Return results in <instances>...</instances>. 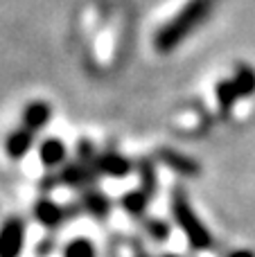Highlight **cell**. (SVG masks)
<instances>
[{
  "instance_id": "15",
  "label": "cell",
  "mask_w": 255,
  "mask_h": 257,
  "mask_svg": "<svg viewBox=\"0 0 255 257\" xmlns=\"http://www.w3.org/2000/svg\"><path fill=\"white\" fill-rule=\"evenodd\" d=\"M61 257H97V248L86 237H75L61 246Z\"/></svg>"
},
{
  "instance_id": "20",
  "label": "cell",
  "mask_w": 255,
  "mask_h": 257,
  "mask_svg": "<svg viewBox=\"0 0 255 257\" xmlns=\"http://www.w3.org/2000/svg\"><path fill=\"white\" fill-rule=\"evenodd\" d=\"M228 257H255L253 250H246V248H242V250H233Z\"/></svg>"
},
{
  "instance_id": "6",
  "label": "cell",
  "mask_w": 255,
  "mask_h": 257,
  "mask_svg": "<svg viewBox=\"0 0 255 257\" xmlns=\"http://www.w3.org/2000/svg\"><path fill=\"white\" fill-rule=\"evenodd\" d=\"M154 160H156V165H163V167L172 169V172H176L183 178H194L201 174V165L197 160L176 149H170V147H158L154 151Z\"/></svg>"
},
{
  "instance_id": "12",
  "label": "cell",
  "mask_w": 255,
  "mask_h": 257,
  "mask_svg": "<svg viewBox=\"0 0 255 257\" xmlns=\"http://www.w3.org/2000/svg\"><path fill=\"white\" fill-rule=\"evenodd\" d=\"M149 203H152V199H149V196L145 194L140 187L124 192V194L120 196V208L124 210L129 217H134V219H143L145 214H147Z\"/></svg>"
},
{
  "instance_id": "1",
  "label": "cell",
  "mask_w": 255,
  "mask_h": 257,
  "mask_svg": "<svg viewBox=\"0 0 255 257\" xmlns=\"http://www.w3.org/2000/svg\"><path fill=\"white\" fill-rule=\"evenodd\" d=\"M212 7H215V0H188L181 7V12L154 34V48L161 54H167L174 48H179L206 21L208 14L212 12Z\"/></svg>"
},
{
  "instance_id": "5",
  "label": "cell",
  "mask_w": 255,
  "mask_h": 257,
  "mask_svg": "<svg viewBox=\"0 0 255 257\" xmlns=\"http://www.w3.org/2000/svg\"><path fill=\"white\" fill-rule=\"evenodd\" d=\"M27 223L18 214H9L0 223V257H21L25 248Z\"/></svg>"
},
{
  "instance_id": "7",
  "label": "cell",
  "mask_w": 255,
  "mask_h": 257,
  "mask_svg": "<svg viewBox=\"0 0 255 257\" xmlns=\"http://www.w3.org/2000/svg\"><path fill=\"white\" fill-rule=\"evenodd\" d=\"M134 160L126 158L124 154L115 149H102L97 154L95 167H97L99 176H108V178H126L134 172Z\"/></svg>"
},
{
  "instance_id": "3",
  "label": "cell",
  "mask_w": 255,
  "mask_h": 257,
  "mask_svg": "<svg viewBox=\"0 0 255 257\" xmlns=\"http://www.w3.org/2000/svg\"><path fill=\"white\" fill-rule=\"evenodd\" d=\"M75 212H81L79 205L70 210V208H66V205L57 203L54 199H50V194H41L39 199L34 201V205H32V217H34V221L41 223L45 230H57V228H61L63 223L70 219V214H75Z\"/></svg>"
},
{
  "instance_id": "10",
  "label": "cell",
  "mask_w": 255,
  "mask_h": 257,
  "mask_svg": "<svg viewBox=\"0 0 255 257\" xmlns=\"http://www.w3.org/2000/svg\"><path fill=\"white\" fill-rule=\"evenodd\" d=\"M34 145H36V133H32L25 126H18L12 128L7 133V138H5V154H7L9 160H23Z\"/></svg>"
},
{
  "instance_id": "11",
  "label": "cell",
  "mask_w": 255,
  "mask_h": 257,
  "mask_svg": "<svg viewBox=\"0 0 255 257\" xmlns=\"http://www.w3.org/2000/svg\"><path fill=\"white\" fill-rule=\"evenodd\" d=\"M52 120V106L43 99H32L25 104L21 113V126L30 128L32 133H39L48 126V122Z\"/></svg>"
},
{
  "instance_id": "8",
  "label": "cell",
  "mask_w": 255,
  "mask_h": 257,
  "mask_svg": "<svg viewBox=\"0 0 255 257\" xmlns=\"http://www.w3.org/2000/svg\"><path fill=\"white\" fill-rule=\"evenodd\" d=\"M79 210L84 214H88V217L97 219V221H106L113 212V201L95 185L79 192Z\"/></svg>"
},
{
  "instance_id": "13",
  "label": "cell",
  "mask_w": 255,
  "mask_h": 257,
  "mask_svg": "<svg viewBox=\"0 0 255 257\" xmlns=\"http://www.w3.org/2000/svg\"><path fill=\"white\" fill-rule=\"evenodd\" d=\"M136 172H138V178H140V190L154 199V194L158 192V174H156V160L154 158H140L136 163Z\"/></svg>"
},
{
  "instance_id": "14",
  "label": "cell",
  "mask_w": 255,
  "mask_h": 257,
  "mask_svg": "<svg viewBox=\"0 0 255 257\" xmlns=\"http://www.w3.org/2000/svg\"><path fill=\"white\" fill-rule=\"evenodd\" d=\"M215 97H217V104H219V111L224 113V115H228V113H233L235 102H237L242 95H239L233 79H221L219 84L215 86Z\"/></svg>"
},
{
  "instance_id": "16",
  "label": "cell",
  "mask_w": 255,
  "mask_h": 257,
  "mask_svg": "<svg viewBox=\"0 0 255 257\" xmlns=\"http://www.w3.org/2000/svg\"><path fill=\"white\" fill-rule=\"evenodd\" d=\"M145 235L154 241V244H165L172 235V228L163 219H145Z\"/></svg>"
},
{
  "instance_id": "19",
  "label": "cell",
  "mask_w": 255,
  "mask_h": 257,
  "mask_svg": "<svg viewBox=\"0 0 255 257\" xmlns=\"http://www.w3.org/2000/svg\"><path fill=\"white\" fill-rule=\"evenodd\" d=\"M52 250H54V239H52V237H45V239L36 246V255H39V257H48Z\"/></svg>"
},
{
  "instance_id": "2",
  "label": "cell",
  "mask_w": 255,
  "mask_h": 257,
  "mask_svg": "<svg viewBox=\"0 0 255 257\" xmlns=\"http://www.w3.org/2000/svg\"><path fill=\"white\" fill-rule=\"evenodd\" d=\"M170 210L174 223L181 228V232L185 235L190 248L194 250H208L212 246V235L206 228V223L199 219V214L194 212V208L190 205L188 194L183 187H174L172 190V199H170Z\"/></svg>"
},
{
  "instance_id": "17",
  "label": "cell",
  "mask_w": 255,
  "mask_h": 257,
  "mask_svg": "<svg viewBox=\"0 0 255 257\" xmlns=\"http://www.w3.org/2000/svg\"><path fill=\"white\" fill-rule=\"evenodd\" d=\"M233 81H235V86H237L242 97H251V95H255V70L251 66H239L237 72H235V77H233Z\"/></svg>"
},
{
  "instance_id": "18",
  "label": "cell",
  "mask_w": 255,
  "mask_h": 257,
  "mask_svg": "<svg viewBox=\"0 0 255 257\" xmlns=\"http://www.w3.org/2000/svg\"><path fill=\"white\" fill-rule=\"evenodd\" d=\"M97 154L99 151L95 149L93 140H88V138H81L75 147V158L84 160V163H95V160H97Z\"/></svg>"
},
{
  "instance_id": "4",
  "label": "cell",
  "mask_w": 255,
  "mask_h": 257,
  "mask_svg": "<svg viewBox=\"0 0 255 257\" xmlns=\"http://www.w3.org/2000/svg\"><path fill=\"white\" fill-rule=\"evenodd\" d=\"M59 176V185L63 187H70V190L77 192H84L88 187H95L97 183V167L95 163H84V160H72V163H66L61 169L57 172Z\"/></svg>"
},
{
  "instance_id": "9",
  "label": "cell",
  "mask_w": 255,
  "mask_h": 257,
  "mask_svg": "<svg viewBox=\"0 0 255 257\" xmlns=\"http://www.w3.org/2000/svg\"><path fill=\"white\" fill-rule=\"evenodd\" d=\"M39 160L48 172H54V169H61L68 160V147L61 138L57 136H48L39 142Z\"/></svg>"
},
{
  "instance_id": "21",
  "label": "cell",
  "mask_w": 255,
  "mask_h": 257,
  "mask_svg": "<svg viewBox=\"0 0 255 257\" xmlns=\"http://www.w3.org/2000/svg\"><path fill=\"white\" fill-rule=\"evenodd\" d=\"M161 257H179L176 253H165V255H161Z\"/></svg>"
}]
</instances>
